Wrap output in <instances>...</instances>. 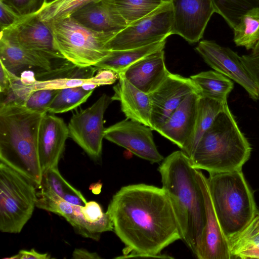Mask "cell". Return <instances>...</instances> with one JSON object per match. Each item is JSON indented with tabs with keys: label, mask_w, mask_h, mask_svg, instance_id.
Segmentation results:
<instances>
[{
	"label": "cell",
	"mask_w": 259,
	"mask_h": 259,
	"mask_svg": "<svg viewBox=\"0 0 259 259\" xmlns=\"http://www.w3.org/2000/svg\"><path fill=\"white\" fill-rule=\"evenodd\" d=\"M258 218H259V213H258Z\"/></svg>",
	"instance_id": "obj_47"
},
{
	"label": "cell",
	"mask_w": 259,
	"mask_h": 259,
	"mask_svg": "<svg viewBox=\"0 0 259 259\" xmlns=\"http://www.w3.org/2000/svg\"><path fill=\"white\" fill-rule=\"evenodd\" d=\"M195 170L182 150L171 153L158 168L162 188L170 200L181 239L195 255L201 243L205 222L204 198Z\"/></svg>",
	"instance_id": "obj_2"
},
{
	"label": "cell",
	"mask_w": 259,
	"mask_h": 259,
	"mask_svg": "<svg viewBox=\"0 0 259 259\" xmlns=\"http://www.w3.org/2000/svg\"><path fill=\"white\" fill-rule=\"evenodd\" d=\"M113 231L129 257L172 258L161 251L181 239L179 226L166 192L145 184L123 186L112 197L106 211Z\"/></svg>",
	"instance_id": "obj_1"
},
{
	"label": "cell",
	"mask_w": 259,
	"mask_h": 259,
	"mask_svg": "<svg viewBox=\"0 0 259 259\" xmlns=\"http://www.w3.org/2000/svg\"><path fill=\"white\" fill-rule=\"evenodd\" d=\"M169 72L165 66L164 51L161 50L138 60L119 75L149 95L158 88Z\"/></svg>",
	"instance_id": "obj_19"
},
{
	"label": "cell",
	"mask_w": 259,
	"mask_h": 259,
	"mask_svg": "<svg viewBox=\"0 0 259 259\" xmlns=\"http://www.w3.org/2000/svg\"><path fill=\"white\" fill-rule=\"evenodd\" d=\"M74 259H100L101 257L96 252H91L84 248H76L72 253Z\"/></svg>",
	"instance_id": "obj_42"
},
{
	"label": "cell",
	"mask_w": 259,
	"mask_h": 259,
	"mask_svg": "<svg viewBox=\"0 0 259 259\" xmlns=\"http://www.w3.org/2000/svg\"><path fill=\"white\" fill-rule=\"evenodd\" d=\"M211 2L214 12L220 15L233 29L245 14L259 8V0H211Z\"/></svg>",
	"instance_id": "obj_29"
},
{
	"label": "cell",
	"mask_w": 259,
	"mask_h": 259,
	"mask_svg": "<svg viewBox=\"0 0 259 259\" xmlns=\"http://www.w3.org/2000/svg\"><path fill=\"white\" fill-rule=\"evenodd\" d=\"M55 1H56V0H45V5L49 4L54 2Z\"/></svg>",
	"instance_id": "obj_45"
},
{
	"label": "cell",
	"mask_w": 259,
	"mask_h": 259,
	"mask_svg": "<svg viewBox=\"0 0 259 259\" xmlns=\"http://www.w3.org/2000/svg\"><path fill=\"white\" fill-rule=\"evenodd\" d=\"M38 187L52 191L74 205L84 206L87 202L82 193L62 176L58 166L50 168L42 173L41 183Z\"/></svg>",
	"instance_id": "obj_27"
},
{
	"label": "cell",
	"mask_w": 259,
	"mask_h": 259,
	"mask_svg": "<svg viewBox=\"0 0 259 259\" xmlns=\"http://www.w3.org/2000/svg\"><path fill=\"white\" fill-rule=\"evenodd\" d=\"M199 90L200 95L227 103V97L234 84L226 76L216 71L200 72L190 77Z\"/></svg>",
	"instance_id": "obj_26"
},
{
	"label": "cell",
	"mask_w": 259,
	"mask_h": 259,
	"mask_svg": "<svg viewBox=\"0 0 259 259\" xmlns=\"http://www.w3.org/2000/svg\"><path fill=\"white\" fill-rule=\"evenodd\" d=\"M97 73L93 76L96 84L98 87L100 85L112 84L117 79H119V74L110 69H100Z\"/></svg>",
	"instance_id": "obj_40"
},
{
	"label": "cell",
	"mask_w": 259,
	"mask_h": 259,
	"mask_svg": "<svg viewBox=\"0 0 259 259\" xmlns=\"http://www.w3.org/2000/svg\"><path fill=\"white\" fill-rule=\"evenodd\" d=\"M113 101L120 103L121 109L126 118L151 128V104L147 94L119 76L118 82L113 87Z\"/></svg>",
	"instance_id": "obj_21"
},
{
	"label": "cell",
	"mask_w": 259,
	"mask_h": 259,
	"mask_svg": "<svg viewBox=\"0 0 259 259\" xmlns=\"http://www.w3.org/2000/svg\"><path fill=\"white\" fill-rule=\"evenodd\" d=\"M173 10L170 2L127 26L107 44L109 51L141 48L165 40L172 34Z\"/></svg>",
	"instance_id": "obj_8"
},
{
	"label": "cell",
	"mask_w": 259,
	"mask_h": 259,
	"mask_svg": "<svg viewBox=\"0 0 259 259\" xmlns=\"http://www.w3.org/2000/svg\"><path fill=\"white\" fill-rule=\"evenodd\" d=\"M71 16L93 30L117 34L127 25L108 0L89 4Z\"/></svg>",
	"instance_id": "obj_20"
},
{
	"label": "cell",
	"mask_w": 259,
	"mask_h": 259,
	"mask_svg": "<svg viewBox=\"0 0 259 259\" xmlns=\"http://www.w3.org/2000/svg\"><path fill=\"white\" fill-rule=\"evenodd\" d=\"M23 17L17 15L10 7L0 1L1 31L13 25Z\"/></svg>",
	"instance_id": "obj_38"
},
{
	"label": "cell",
	"mask_w": 259,
	"mask_h": 259,
	"mask_svg": "<svg viewBox=\"0 0 259 259\" xmlns=\"http://www.w3.org/2000/svg\"><path fill=\"white\" fill-rule=\"evenodd\" d=\"M195 175L202 192L205 208V225L195 256L199 259H231L228 240L214 210L207 178L199 169H196Z\"/></svg>",
	"instance_id": "obj_15"
},
{
	"label": "cell",
	"mask_w": 259,
	"mask_h": 259,
	"mask_svg": "<svg viewBox=\"0 0 259 259\" xmlns=\"http://www.w3.org/2000/svg\"><path fill=\"white\" fill-rule=\"evenodd\" d=\"M112 101L103 94L91 106L74 113L68 124L69 137L94 159L102 154L104 115Z\"/></svg>",
	"instance_id": "obj_9"
},
{
	"label": "cell",
	"mask_w": 259,
	"mask_h": 259,
	"mask_svg": "<svg viewBox=\"0 0 259 259\" xmlns=\"http://www.w3.org/2000/svg\"><path fill=\"white\" fill-rule=\"evenodd\" d=\"M199 91L190 78L169 73L162 83L149 94L151 104L152 130L160 127L177 108L185 98Z\"/></svg>",
	"instance_id": "obj_13"
},
{
	"label": "cell",
	"mask_w": 259,
	"mask_h": 259,
	"mask_svg": "<svg viewBox=\"0 0 259 259\" xmlns=\"http://www.w3.org/2000/svg\"><path fill=\"white\" fill-rule=\"evenodd\" d=\"M227 105V103H224L200 96L197 103L194 131L188 144L183 151L189 157L192 155L203 135Z\"/></svg>",
	"instance_id": "obj_23"
},
{
	"label": "cell",
	"mask_w": 259,
	"mask_h": 259,
	"mask_svg": "<svg viewBox=\"0 0 259 259\" xmlns=\"http://www.w3.org/2000/svg\"><path fill=\"white\" fill-rule=\"evenodd\" d=\"M37 196L36 207L63 217L76 233L84 238L98 241L103 233L110 231L105 226L87 222L81 206L70 203L52 191L39 189Z\"/></svg>",
	"instance_id": "obj_16"
},
{
	"label": "cell",
	"mask_w": 259,
	"mask_h": 259,
	"mask_svg": "<svg viewBox=\"0 0 259 259\" xmlns=\"http://www.w3.org/2000/svg\"><path fill=\"white\" fill-rule=\"evenodd\" d=\"M259 52V40L257 41L253 49L252 50L253 53H256Z\"/></svg>",
	"instance_id": "obj_44"
},
{
	"label": "cell",
	"mask_w": 259,
	"mask_h": 259,
	"mask_svg": "<svg viewBox=\"0 0 259 259\" xmlns=\"http://www.w3.org/2000/svg\"><path fill=\"white\" fill-rule=\"evenodd\" d=\"M127 26L154 11L163 0H108Z\"/></svg>",
	"instance_id": "obj_28"
},
{
	"label": "cell",
	"mask_w": 259,
	"mask_h": 259,
	"mask_svg": "<svg viewBox=\"0 0 259 259\" xmlns=\"http://www.w3.org/2000/svg\"><path fill=\"white\" fill-rule=\"evenodd\" d=\"M94 91H86L81 87L59 90L48 110L51 114L62 113L72 110L85 102Z\"/></svg>",
	"instance_id": "obj_31"
},
{
	"label": "cell",
	"mask_w": 259,
	"mask_h": 259,
	"mask_svg": "<svg viewBox=\"0 0 259 259\" xmlns=\"http://www.w3.org/2000/svg\"><path fill=\"white\" fill-rule=\"evenodd\" d=\"M164 2H170L171 0H163Z\"/></svg>",
	"instance_id": "obj_46"
},
{
	"label": "cell",
	"mask_w": 259,
	"mask_h": 259,
	"mask_svg": "<svg viewBox=\"0 0 259 259\" xmlns=\"http://www.w3.org/2000/svg\"><path fill=\"white\" fill-rule=\"evenodd\" d=\"M152 129L139 122L127 119L105 128L104 137L151 163L164 158L154 141Z\"/></svg>",
	"instance_id": "obj_11"
},
{
	"label": "cell",
	"mask_w": 259,
	"mask_h": 259,
	"mask_svg": "<svg viewBox=\"0 0 259 259\" xmlns=\"http://www.w3.org/2000/svg\"><path fill=\"white\" fill-rule=\"evenodd\" d=\"M102 188V184L100 183L93 184V186H91L90 189L92 191V192L95 194H98L100 193Z\"/></svg>",
	"instance_id": "obj_43"
},
{
	"label": "cell",
	"mask_w": 259,
	"mask_h": 259,
	"mask_svg": "<svg viewBox=\"0 0 259 259\" xmlns=\"http://www.w3.org/2000/svg\"><path fill=\"white\" fill-rule=\"evenodd\" d=\"M196 50L214 70L240 84L254 101L258 99L257 88L236 52L207 40L200 41Z\"/></svg>",
	"instance_id": "obj_12"
},
{
	"label": "cell",
	"mask_w": 259,
	"mask_h": 259,
	"mask_svg": "<svg viewBox=\"0 0 259 259\" xmlns=\"http://www.w3.org/2000/svg\"><path fill=\"white\" fill-rule=\"evenodd\" d=\"M52 60L41 52L0 40V62L13 73L25 67L38 68L45 72L50 71L53 70Z\"/></svg>",
	"instance_id": "obj_22"
},
{
	"label": "cell",
	"mask_w": 259,
	"mask_h": 259,
	"mask_svg": "<svg viewBox=\"0 0 259 259\" xmlns=\"http://www.w3.org/2000/svg\"><path fill=\"white\" fill-rule=\"evenodd\" d=\"M59 90L41 89L34 91L27 100L25 106L36 112L46 114Z\"/></svg>",
	"instance_id": "obj_34"
},
{
	"label": "cell",
	"mask_w": 259,
	"mask_h": 259,
	"mask_svg": "<svg viewBox=\"0 0 259 259\" xmlns=\"http://www.w3.org/2000/svg\"><path fill=\"white\" fill-rule=\"evenodd\" d=\"M46 23L51 29L56 48L77 68L94 66L111 52L107 45L115 34L91 29L72 16Z\"/></svg>",
	"instance_id": "obj_6"
},
{
	"label": "cell",
	"mask_w": 259,
	"mask_h": 259,
	"mask_svg": "<svg viewBox=\"0 0 259 259\" xmlns=\"http://www.w3.org/2000/svg\"><path fill=\"white\" fill-rule=\"evenodd\" d=\"M101 0H56L44 5L37 14L44 22L58 20L71 16L86 5Z\"/></svg>",
	"instance_id": "obj_32"
},
{
	"label": "cell",
	"mask_w": 259,
	"mask_h": 259,
	"mask_svg": "<svg viewBox=\"0 0 259 259\" xmlns=\"http://www.w3.org/2000/svg\"><path fill=\"white\" fill-rule=\"evenodd\" d=\"M240 59L254 82L259 94V52L242 55Z\"/></svg>",
	"instance_id": "obj_37"
},
{
	"label": "cell",
	"mask_w": 259,
	"mask_h": 259,
	"mask_svg": "<svg viewBox=\"0 0 259 259\" xmlns=\"http://www.w3.org/2000/svg\"><path fill=\"white\" fill-rule=\"evenodd\" d=\"M21 17L37 13L45 4V0H0Z\"/></svg>",
	"instance_id": "obj_36"
},
{
	"label": "cell",
	"mask_w": 259,
	"mask_h": 259,
	"mask_svg": "<svg viewBox=\"0 0 259 259\" xmlns=\"http://www.w3.org/2000/svg\"><path fill=\"white\" fill-rule=\"evenodd\" d=\"M87 83H92L97 85L92 76L91 77L64 76L52 79L36 80L31 86L33 90L35 91L41 89L60 90L67 88L81 87Z\"/></svg>",
	"instance_id": "obj_33"
},
{
	"label": "cell",
	"mask_w": 259,
	"mask_h": 259,
	"mask_svg": "<svg viewBox=\"0 0 259 259\" xmlns=\"http://www.w3.org/2000/svg\"><path fill=\"white\" fill-rule=\"evenodd\" d=\"M258 214L242 231L228 239L231 258L259 259Z\"/></svg>",
	"instance_id": "obj_25"
},
{
	"label": "cell",
	"mask_w": 259,
	"mask_h": 259,
	"mask_svg": "<svg viewBox=\"0 0 259 259\" xmlns=\"http://www.w3.org/2000/svg\"><path fill=\"white\" fill-rule=\"evenodd\" d=\"M69 137L68 125L62 118L47 113L44 115L38 138V156L42 173L58 166Z\"/></svg>",
	"instance_id": "obj_17"
},
{
	"label": "cell",
	"mask_w": 259,
	"mask_h": 259,
	"mask_svg": "<svg viewBox=\"0 0 259 259\" xmlns=\"http://www.w3.org/2000/svg\"><path fill=\"white\" fill-rule=\"evenodd\" d=\"M252 148L228 105L203 135L189 157L192 166L211 173L241 170Z\"/></svg>",
	"instance_id": "obj_4"
},
{
	"label": "cell",
	"mask_w": 259,
	"mask_h": 259,
	"mask_svg": "<svg viewBox=\"0 0 259 259\" xmlns=\"http://www.w3.org/2000/svg\"><path fill=\"white\" fill-rule=\"evenodd\" d=\"M39 113L16 104L0 106V160L38 187L42 176L38 151Z\"/></svg>",
	"instance_id": "obj_3"
},
{
	"label": "cell",
	"mask_w": 259,
	"mask_h": 259,
	"mask_svg": "<svg viewBox=\"0 0 259 259\" xmlns=\"http://www.w3.org/2000/svg\"><path fill=\"white\" fill-rule=\"evenodd\" d=\"M51 256L47 253H41L34 249L30 250H20L18 253L11 257H6L9 259H49Z\"/></svg>",
	"instance_id": "obj_41"
},
{
	"label": "cell",
	"mask_w": 259,
	"mask_h": 259,
	"mask_svg": "<svg viewBox=\"0 0 259 259\" xmlns=\"http://www.w3.org/2000/svg\"><path fill=\"white\" fill-rule=\"evenodd\" d=\"M37 186L0 163V231L19 233L31 218L37 200Z\"/></svg>",
	"instance_id": "obj_7"
},
{
	"label": "cell",
	"mask_w": 259,
	"mask_h": 259,
	"mask_svg": "<svg viewBox=\"0 0 259 259\" xmlns=\"http://www.w3.org/2000/svg\"><path fill=\"white\" fill-rule=\"evenodd\" d=\"M165 43L166 40L136 49L111 51L107 57L93 67L97 69H110L119 74L144 57L163 50Z\"/></svg>",
	"instance_id": "obj_24"
},
{
	"label": "cell",
	"mask_w": 259,
	"mask_h": 259,
	"mask_svg": "<svg viewBox=\"0 0 259 259\" xmlns=\"http://www.w3.org/2000/svg\"><path fill=\"white\" fill-rule=\"evenodd\" d=\"M0 40L41 52L52 60L64 59L55 47L50 27L37 13L24 16L13 25L1 31Z\"/></svg>",
	"instance_id": "obj_10"
},
{
	"label": "cell",
	"mask_w": 259,
	"mask_h": 259,
	"mask_svg": "<svg viewBox=\"0 0 259 259\" xmlns=\"http://www.w3.org/2000/svg\"><path fill=\"white\" fill-rule=\"evenodd\" d=\"M200 94L188 95L156 132L184 151L192 135Z\"/></svg>",
	"instance_id": "obj_18"
},
{
	"label": "cell",
	"mask_w": 259,
	"mask_h": 259,
	"mask_svg": "<svg viewBox=\"0 0 259 259\" xmlns=\"http://www.w3.org/2000/svg\"><path fill=\"white\" fill-rule=\"evenodd\" d=\"M173 10L172 34L190 43L198 42L214 12L211 0H171Z\"/></svg>",
	"instance_id": "obj_14"
},
{
	"label": "cell",
	"mask_w": 259,
	"mask_h": 259,
	"mask_svg": "<svg viewBox=\"0 0 259 259\" xmlns=\"http://www.w3.org/2000/svg\"><path fill=\"white\" fill-rule=\"evenodd\" d=\"M207 182L214 210L228 240L259 213L253 193L242 169L209 174Z\"/></svg>",
	"instance_id": "obj_5"
},
{
	"label": "cell",
	"mask_w": 259,
	"mask_h": 259,
	"mask_svg": "<svg viewBox=\"0 0 259 259\" xmlns=\"http://www.w3.org/2000/svg\"><path fill=\"white\" fill-rule=\"evenodd\" d=\"M34 92L31 85L23 83L20 79L14 82L10 90L5 94V98L1 100V104L16 103L25 106V104Z\"/></svg>",
	"instance_id": "obj_35"
},
{
	"label": "cell",
	"mask_w": 259,
	"mask_h": 259,
	"mask_svg": "<svg viewBox=\"0 0 259 259\" xmlns=\"http://www.w3.org/2000/svg\"><path fill=\"white\" fill-rule=\"evenodd\" d=\"M0 64V92L5 94L14 82L20 79V77L8 69L1 62Z\"/></svg>",
	"instance_id": "obj_39"
},
{
	"label": "cell",
	"mask_w": 259,
	"mask_h": 259,
	"mask_svg": "<svg viewBox=\"0 0 259 259\" xmlns=\"http://www.w3.org/2000/svg\"><path fill=\"white\" fill-rule=\"evenodd\" d=\"M233 30L236 45L252 50L259 40V8L245 14Z\"/></svg>",
	"instance_id": "obj_30"
}]
</instances>
